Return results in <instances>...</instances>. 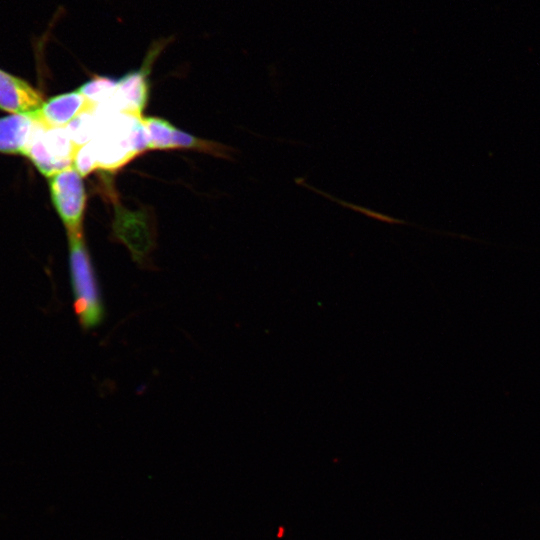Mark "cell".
Instances as JSON below:
<instances>
[{"label":"cell","instance_id":"1","mask_svg":"<svg viewBox=\"0 0 540 540\" xmlns=\"http://www.w3.org/2000/svg\"><path fill=\"white\" fill-rule=\"evenodd\" d=\"M93 111L98 119V130L90 143L99 169L116 171L149 150V138L141 116Z\"/></svg>","mask_w":540,"mask_h":540},{"label":"cell","instance_id":"2","mask_svg":"<svg viewBox=\"0 0 540 540\" xmlns=\"http://www.w3.org/2000/svg\"><path fill=\"white\" fill-rule=\"evenodd\" d=\"M68 240L74 310L80 325L87 330L101 323L104 307L83 234L68 235Z\"/></svg>","mask_w":540,"mask_h":540},{"label":"cell","instance_id":"3","mask_svg":"<svg viewBox=\"0 0 540 540\" xmlns=\"http://www.w3.org/2000/svg\"><path fill=\"white\" fill-rule=\"evenodd\" d=\"M76 149L65 127H47L39 122L24 155L50 178L72 167Z\"/></svg>","mask_w":540,"mask_h":540},{"label":"cell","instance_id":"4","mask_svg":"<svg viewBox=\"0 0 540 540\" xmlns=\"http://www.w3.org/2000/svg\"><path fill=\"white\" fill-rule=\"evenodd\" d=\"M53 205L68 235L83 234L86 193L82 176L72 166L50 177Z\"/></svg>","mask_w":540,"mask_h":540},{"label":"cell","instance_id":"5","mask_svg":"<svg viewBox=\"0 0 540 540\" xmlns=\"http://www.w3.org/2000/svg\"><path fill=\"white\" fill-rule=\"evenodd\" d=\"M164 40L149 49L141 68L132 70L118 79L115 93L110 101L96 107L109 112L129 113L141 116L149 94V71L164 47Z\"/></svg>","mask_w":540,"mask_h":540},{"label":"cell","instance_id":"6","mask_svg":"<svg viewBox=\"0 0 540 540\" xmlns=\"http://www.w3.org/2000/svg\"><path fill=\"white\" fill-rule=\"evenodd\" d=\"M44 103L42 94L25 80L0 69V109L12 114H27Z\"/></svg>","mask_w":540,"mask_h":540},{"label":"cell","instance_id":"7","mask_svg":"<svg viewBox=\"0 0 540 540\" xmlns=\"http://www.w3.org/2000/svg\"><path fill=\"white\" fill-rule=\"evenodd\" d=\"M95 107L78 91L50 98L32 112L35 118L47 127H66L80 113Z\"/></svg>","mask_w":540,"mask_h":540},{"label":"cell","instance_id":"8","mask_svg":"<svg viewBox=\"0 0 540 540\" xmlns=\"http://www.w3.org/2000/svg\"><path fill=\"white\" fill-rule=\"evenodd\" d=\"M38 124L33 113L0 118V152L24 155Z\"/></svg>","mask_w":540,"mask_h":540},{"label":"cell","instance_id":"9","mask_svg":"<svg viewBox=\"0 0 540 540\" xmlns=\"http://www.w3.org/2000/svg\"><path fill=\"white\" fill-rule=\"evenodd\" d=\"M118 79L94 75L77 90L94 106L105 104L113 97Z\"/></svg>","mask_w":540,"mask_h":540},{"label":"cell","instance_id":"10","mask_svg":"<svg viewBox=\"0 0 540 540\" xmlns=\"http://www.w3.org/2000/svg\"><path fill=\"white\" fill-rule=\"evenodd\" d=\"M93 110L80 113L65 127L76 147L90 143L97 133L98 119Z\"/></svg>","mask_w":540,"mask_h":540},{"label":"cell","instance_id":"11","mask_svg":"<svg viewBox=\"0 0 540 540\" xmlns=\"http://www.w3.org/2000/svg\"><path fill=\"white\" fill-rule=\"evenodd\" d=\"M142 120L149 138V149L172 150L175 127L170 122L159 117H142Z\"/></svg>","mask_w":540,"mask_h":540},{"label":"cell","instance_id":"12","mask_svg":"<svg viewBox=\"0 0 540 540\" xmlns=\"http://www.w3.org/2000/svg\"><path fill=\"white\" fill-rule=\"evenodd\" d=\"M189 149L210 153L220 157L228 158V147L214 142L199 139L189 133L177 128L174 129L172 138V150Z\"/></svg>","mask_w":540,"mask_h":540},{"label":"cell","instance_id":"13","mask_svg":"<svg viewBox=\"0 0 540 540\" xmlns=\"http://www.w3.org/2000/svg\"><path fill=\"white\" fill-rule=\"evenodd\" d=\"M73 167L82 177L99 169L91 143L77 147L73 158Z\"/></svg>","mask_w":540,"mask_h":540}]
</instances>
